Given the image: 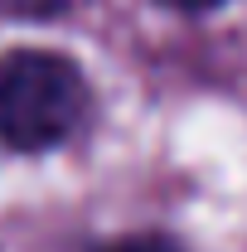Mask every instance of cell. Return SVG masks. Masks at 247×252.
<instances>
[{"instance_id":"obj_2","label":"cell","mask_w":247,"mask_h":252,"mask_svg":"<svg viewBox=\"0 0 247 252\" xmlns=\"http://www.w3.org/2000/svg\"><path fill=\"white\" fill-rule=\"evenodd\" d=\"M107 252H185L175 238H160V233H136V238H122Z\"/></svg>"},{"instance_id":"obj_1","label":"cell","mask_w":247,"mask_h":252,"mask_svg":"<svg viewBox=\"0 0 247 252\" xmlns=\"http://www.w3.org/2000/svg\"><path fill=\"white\" fill-rule=\"evenodd\" d=\"M88 112V88L78 63L44 49H15L0 59V146L54 151Z\"/></svg>"},{"instance_id":"obj_3","label":"cell","mask_w":247,"mask_h":252,"mask_svg":"<svg viewBox=\"0 0 247 252\" xmlns=\"http://www.w3.org/2000/svg\"><path fill=\"white\" fill-rule=\"evenodd\" d=\"M165 5H175V10H214L223 0H165Z\"/></svg>"}]
</instances>
